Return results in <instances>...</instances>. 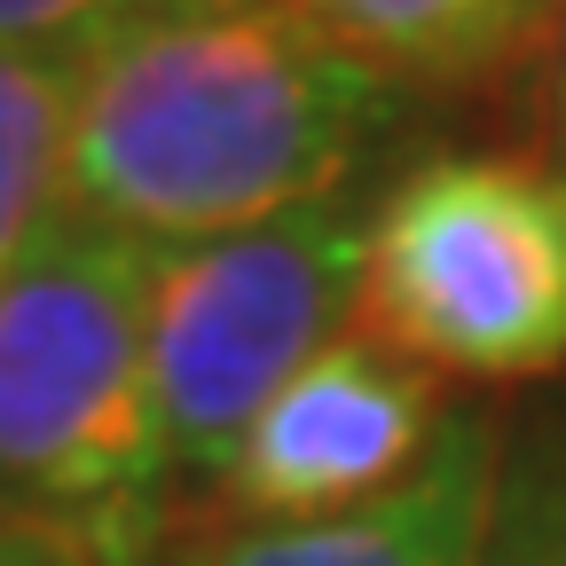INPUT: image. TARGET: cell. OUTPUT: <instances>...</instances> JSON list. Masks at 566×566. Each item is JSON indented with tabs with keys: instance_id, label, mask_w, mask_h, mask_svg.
Instances as JSON below:
<instances>
[{
	"instance_id": "6da1fadb",
	"label": "cell",
	"mask_w": 566,
	"mask_h": 566,
	"mask_svg": "<svg viewBox=\"0 0 566 566\" xmlns=\"http://www.w3.org/2000/svg\"><path fill=\"white\" fill-rule=\"evenodd\" d=\"M394 80L283 0H166L80 55L63 221L126 244H205L346 197Z\"/></svg>"
},
{
	"instance_id": "7a4b0ae2",
	"label": "cell",
	"mask_w": 566,
	"mask_h": 566,
	"mask_svg": "<svg viewBox=\"0 0 566 566\" xmlns=\"http://www.w3.org/2000/svg\"><path fill=\"white\" fill-rule=\"evenodd\" d=\"M150 260V244L63 221L0 283V520L80 566H150L166 535Z\"/></svg>"
},
{
	"instance_id": "3957f363",
	"label": "cell",
	"mask_w": 566,
	"mask_h": 566,
	"mask_svg": "<svg viewBox=\"0 0 566 566\" xmlns=\"http://www.w3.org/2000/svg\"><path fill=\"white\" fill-rule=\"evenodd\" d=\"M354 315L433 378H551L566 363V166L480 150L409 166L370 205Z\"/></svg>"
},
{
	"instance_id": "277c9868",
	"label": "cell",
	"mask_w": 566,
	"mask_h": 566,
	"mask_svg": "<svg viewBox=\"0 0 566 566\" xmlns=\"http://www.w3.org/2000/svg\"><path fill=\"white\" fill-rule=\"evenodd\" d=\"M363 237L370 212L323 197L150 260V394L174 472L221 480L252 417L346 338L363 307Z\"/></svg>"
},
{
	"instance_id": "5b68a950",
	"label": "cell",
	"mask_w": 566,
	"mask_h": 566,
	"mask_svg": "<svg viewBox=\"0 0 566 566\" xmlns=\"http://www.w3.org/2000/svg\"><path fill=\"white\" fill-rule=\"evenodd\" d=\"M441 433H449L441 378L346 331L252 417L221 488L229 504L260 520H338L417 480Z\"/></svg>"
},
{
	"instance_id": "8992f818",
	"label": "cell",
	"mask_w": 566,
	"mask_h": 566,
	"mask_svg": "<svg viewBox=\"0 0 566 566\" xmlns=\"http://www.w3.org/2000/svg\"><path fill=\"white\" fill-rule=\"evenodd\" d=\"M504 441L488 417H449L441 449L417 480L338 520H268L252 535H229L197 551L189 566H480Z\"/></svg>"
},
{
	"instance_id": "52a82bcc",
	"label": "cell",
	"mask_w": 566,
	"mask_h": 566,
	"mask_svg": "<svg viewBox=\"0 0 566 566\" xmlns=\"http://www.w3.org/2000/svg\"><path fill=\"white\" fill-rule=\"evenodd\" d=\"M283 9L394 87H457L512 63L558 17V0H283Z\"/></svg>"
},
{
	"instance_id": "ba28073f",
	"label": "cell",
	"mask_w": 566,
	"mask_h": 566,
	"mask_svg": "<svg viewBox=\"0 0 566 566\" xmlns=\"http://www.w3.org/2000/svg\"><path fill=\"white\" fill-rule=\"evenodd\" d=\"M71 87H80V55L0 48V283L63 229Z\"/></svg>"
},
{
	"instance_id": "9c48e42d",
	"label": "cell",
	"mask_w": 566,
	"mask_h": 566,
	"mask_svg": "<svg viewBox=\"0 0 566 566\" xmlns=\"http://www.w3.org/2000/svg\"><path fill=\"white\" fill-rule=\"evenodd\" d=\"M480 566H566V424L504 457Z\"/></svg>"
},
{
	"instance_id": "30bf717a",
	"label": "cell",
	"mask_w": 566,
	"mask_h": 566,
	"mask_svg": "<svg viewBox=\"0 0 566 566\" xmlns=\"http://www.w3.org/2000/svg\"><path fill=\"white\" fill-rule=\"evenodd\" d=\"M166 9V0H0V48L32 55H87L118 24Z\"/></svg>"
},
{
	"instance_id": "8fae6325",
	"label": "cell",
	"mask_w": 566,
	"mask_h": 566,
	"mask_svg": "<svg viewBox=\"0 0 566 566\" xmlns=\"http://www.w3.org/2000/svg\"><path fill=\"white\" fill-rule=\"evenodd\" d=\"M0 566H80L63 543H48L40 527H24V520H0Z\"/></svg>"
},
{
	"instance_id": "7c38bea8",
	"label": "cell",
	"mask_w": 566,
	"mask_h": 566,
	"mask_svg": "<svg viewBox=\"0 0 566 566\" xmlns=\"http://www.w3.org/2000/svg\"><path fill=\"white\" fill-rule=\"evenodd\" d=\"M551 118H558V142H566V17H558V48H551Z\"/></svg>"
}]
</instances>
